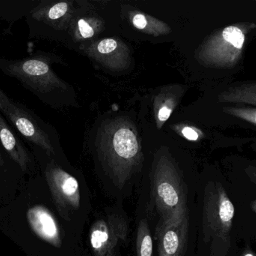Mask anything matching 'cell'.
<instances>
[{
	"label": "cell",
	"mask_w": 256,
	"mask_h": 256,
	"mask_svg": "<svg viewBox=\"0 0 256 256\" xmlns=\"http://www.w3.org/2000/svg\"><path fill=\"white\" fill-rule=\"evenodd\" d=\"M250 177L251 180H252L256 184V171H254V172H250Z\"/></svg>",
	"instance_id": "e0dca14e"
},
{
	"label": "cell",
	"mask_w": 256,
	"mask_h": 256,
	"mask_svg": "<svg viewBox=\"0 0 256 256\" xmlns=\"http://www.w3.org/2000/svg\"><path fill=\"white\" fill-rule=\"evenodd\" d=\"M30 226L39 237L55 247L62 244L60 227L52 213L42 206H36L28 212Z\"/></svg>",
	"instance_id": "52a82bcc"
},
{
	"label": "cell",
	"mask_w": 256,
	"mask_h": 256,
	"mask_svg": "<svg viewBox=\"0 0 256 256\" xmlns=\"http://www.w3.org/2000/svg\"><path fill=\"white\" fill-rule=\"evenodd\" d=\"M4 164V161H3L2 156L1 153H0V167L2 166Z\"/></svg>",
	"instance_id": "d6986e66"
},
{
	"label": "cell",
	"mask_w": 256,
	"mask_h": 256,
	"mask_svg": "<svg viewBox=\"0 0 256 256\" xmlns=\"http://www.w3.org/2000/svg\"><path fill=\"white\" fill-rule=\"evenodd\" d=\"M117 45L118 43L116 41L112 39H106L99 43L98 49L102 54H109L116 49Z\"/></svg>",
	"instance_id": "7c38bea8"
},
{
	"label": "cell",
	"mask_w": 256,
	"mask_h": 256,
	"mask_svg": "<svg viewBox=\"0 0 256 256\" xmlns=\"http://www.w3.org/2000/svg\"><path fill=\"white\" fill-rule=\"evenodd\" d=\"M183 135H184L186 139L190 141H196L198 138V135L194 129L190 127H185L182 131Z\"/></svg>",
	"instance_id": "9a60e30c"
},
{
	"label": "cell",
	"mask_w": 256,
	"mask_h": 256,
	"mask_svg": "<svg viewBox=\"0 0 256 256\" xmlns=\"http://www.w3.org/2000/svg\"><path fill=\"white\" fill-rule=\"evenodd\" d=\"M68 10V4L67 3H57L54 5L48 10V17L50 20H58V18H62Z\"/></svg>",
	"instance_id": "8fae6325"
},
{
	"label": "cell",
	"mask_w": 256,
	"mask_h": 256,
	"mask_svg": "<svg viewBox=\"0 0 256 256\" xmlns=\"http://www.w3.org/2000/svg\"><path fill=\"white\" fill-rule=\"evenodd\" d=\"M0 141L10 157L26 171L31 165V156L26 147L0 114Z\"/></svg>",
	"instance_id": "ba28073f"
},
{
	"label": "cell",
	"mask_w": 256,
	"mask_h": 256,
	"mask_svg": "<svg viewBox=\"0 0 256 256\" xmlns=\"http://www.w3.org/2000/svg\"><path fill=\"white\" fill-rule=\"evenodd\" d=\"M172 114V110L168 107H162L160 110L159 114H158V117L160 121H166L170 118V115Z\"/></svg>",
	"instance_id": "2e32d148"
},
{
	"label": "cell",
	"mask_w": 256,
	"mask_h": 256,
	"mask_svg": "<svg viewBox=\"0 0 256 256\" xmlns=\"http://www.w3.org/2000/svg\"><path fill=\"white\" fill-rule=\"evenodd\" d=\"M222 36L226 41L234 45L238 49H242L243 48L245 36L240 29L234 26H230L224 30Z\"/></svg>",
	"instance_id": "30bf717a"
},
{
	"label": "cell",
	"mask_w": 256,
	"mask_h": 256,
	"mask_svg": "<svg viewBox=\"0 0 256 256\" xmlns=\"http://www.w3.org/2000/svg\"><path fill=\"white\" fill-rule=\"evenodd\" d=\"M153 240L147 221L142 220L137 230V256H153Z\"/></svg>",
	"instance_id": "9c48e42d"
},
{
	"label": "cell",
	"mask_w": 256,
	"mask_h": 256,
	"mask_svg": "<svg viewBox=\"0 0 256 256\" xmlns=\"http://www.w3.org/2000/svg\"><path fill=\"white\" fill-rule=\"evenodd\" d=\"M244 256H256V255H254V253H252V252H248V253L245 254Z\"/></svg>",
	"instance_id": "ffe728a7"
},
{
	"label": "cell",
	"mask_w": 256,
	"mask_h": 256,
	"mask_svg": "<svg viewBox=\"0 0 256 256\" xmlns=\"http://www.w3.org/2000/svg\"><path fill=\"white\" fill-rule=\"evenodd\" d=\"M127 220L118 213H111L96 221L90 233V244L96 256H115L117 247L127 240Z\"/></svg>",
	"instance_id": "3957f363"
},
{
	"label": "cell",
	"mask_w": 256,
	"mask_h": 256,
	"mask_svg": "<svg viewBox=\"0 0 256 256\" xmlns=\"http://www.w3.org/2000/svg\"><path fill=\"white\" fill-rule=\"evenodd\" d=\"M46 179L58 212L66 220H70L72 215L79 210L80 206L79 182L57 167L48 170Z\"/></svg>",
	"instance_id": "5b68a950"
},
{
	"label": "cell",
	"mask_w": 256,
	"mask_h": 256,
	"mask_svg": "<svg viewBox=\"0 0 256 256\" xmlns=\"http://www.w3.org/2000/svg\"><path fill=\"white\" fill-rule=\"evenodd\" d=\"M152 191L154 203L160 216L159 223L178 220L189 215L185 186L170 165L158 168Z\"/></svg>",
	"instance_id": "6da1fadb"
},
{
	"label": "cell",
	"mask_w": 256,
	"mask_h": 256,
	"mask_svg": "<svg viewBox=\"0 0 256 256\" xmlns=\"http://www.w3.org/2000/svg\"><path fill=\"white\" fill-rule=\"evenodd\" d=\"M234 217V206L224 186H207L203 210V230L208 238L218 239L230 243V231Z\"/></svg>",
	"instance_id": "7a4b0ae2"
},
{
	"label": "cell",
	"mask_w": 256,
	"mask_h": 256,
	"mask_svg": "<svg viewBox=\"0 0 256 256\" xmlns=\"http://www.w3.org/2000/svg\"><path fill=\"white\" fill-rule=\"evenodd\" d=\"M0 111L32 144L52 152L46 134L42 130L32 113L20 102L9 97L0 87Z\"/></svg>",
	"instance_id": "277c9868"
},
{
	"label": "cell",
	"mask_w": 256,
	"mask_h": 256,
	"mask_svg": "<svg viewBox=\"0 0 256 256\" xmlns=\"http://www.w3.org/2000/svg\"><path fill=\"white\" fill-rule=\"evenodd\" d=\"M251 208H252V210L256 213V200L251 204Z\"/></svg>",
	"instance_id": "ac0fdd59"
},
{
	"label": "cell",
	"mask_w": 256,
	"mask_h": 256,
	"mask_svg": "<svg viewBox=\"0 0 256 256\" xmlns=\"http://www.w3.org/2000/svg\"><path fill=\"white\" fill-rule=\"evenodd\" d=\"M132 22H134V26L140 30L146 28L147 26V20H146V16L142 14L136 15L132 20Z\"/></svg>",
	"instance_id": "5bb4252c"
},
{
	"label": "cell",
	"mask_w": 256,
	"mask_h": 256,
	"mask_svg": "<svg viewBox=\"0 0 256 256\" xmlns=\"http://www.w3.org/2000/svg\"><path fill=\"white\" fill-rule=\"evenodd\" d=\"M189 232V215L178 220L159 223L155 231L160 256H185Z\"/></svg>",
	"instance_id": "8992f818"
},
{
	"label": "cell",
	"mask_w": 256,
	"mask_h": 256,
	"mask_svg": "<svg viewBox=\"0 0 256 256\" xmlns=\"http://www.w3.org/2000/svg\"><path fill=\"white\" fill-rule=\"evenodd\" d=\"M79 28L80 30L81 35L84 38H90L94 36V30L85 20H80Z\"/></svg>",
	"instance_id": "4fadbf2b"
}]
</instances>
